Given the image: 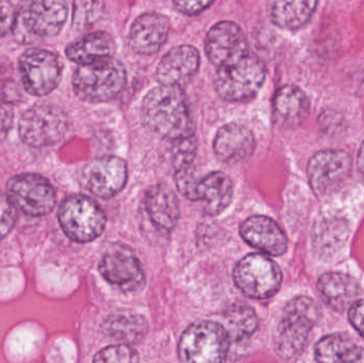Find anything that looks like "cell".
Masks as SVG:
<instances>
[{"mask_svg":"<svg viewBox=\"0 0 364 363\" xmlns=\"http://www.w3.org/2000/svg\"><path fill=\"white\" fill-rule=\"evenodd\" d=\"M252 132L240 124H228L218 130L214 139L216 157L226 163H237L252 156L255 149Z\"/></svg>","mask_w":364,"mask_h":363,"instance_id":"obj_20","label":"cell"},{"mask_svg":"<svg viewBox=\"0 0 364 363\" xmlns=\"http://www.w3.org/2000/svg\"><path fill=\"white\" fill-rule=\"evenodd\" d=\"M81 178L85 187L96 196L112 197L125 187L127 166L114 156L100 158L85 166Z\"/></svg>","mask_w":364,"mask_h":363,"instance_id":"obj_15","label":"cell"},{"mask_svg":"<svg viewBox=\"0 0 364 363\" xmlns=\"http://www.w3.org/2000/svg\"><path fill=\"white\" fill-rule=\"evenodd\" d=\"M198 66V51L194 47H175L162 58L157 70L158 81L160 85L183 87L195 76Z\"/></svg>","mask_w":364,"mask_h":363,"instance_id":"obj_18","label":"cell"},{"mask_svg":"<svg viewBox=\"0 0 364 363\" xmlns=\"http://www.w3.org/2000/svg\"><path fill=\"white\" fill-rule=\"evenodd\" d=\"M100 271L107 281L125 293L140 291L145 286L140 260L124 244L110 246L100 261Z\"/></svg>","mask_w":364,"mask_h":363,"instance_id":"obj_12","label":"cell"},{"mask_svg":"<svg viewBox=\"0 0 364 363\" xmlns=\"http://www.w3.org/2000/svg\"><path fill=\"white\" fill-rule=\"evenodd\" d=\"M114 53V40L106 32H94L73 43L66 49L68 59L76 62L79 65L110 59L113 58Z\"/></svg>","mask_w":364,"mask_h":363,"instance_id":"obj_26","label":"cell"},{"mask_svg":"<svg viewBox=\"0 0 364 363\" xmlns=\"http://www.w3.org/2000/svg\"><path fill=\"white\" fill-rule=\"evenodd\" d=\"M205 53L218 68L241 61L250 53L247 40L239 26L220 21L210 29L205 40Z\"/></svg>","mask_w":364,"mask_h":363,"instance_id":"obj_14","label":"cell"},{"mask_svg":"<svg viewBox=\"0 0 364 363\" xmlns=\"http://www.w3.org/2000/svg\"><path fill=\"white\" fill-rule=\"evenodd\" d=\"M139 356L132 347L126 345L106 347L96 354L94 362H136Z\"/></svg>","mask_w":364,"mask_h":363,"instance_id":"obj_33","label":"cell"},{"mask_svg":"<svg viewBox=\"0 0 364 363\" xmlns=\"http://www.w3.org/2000/svg\"><path fill=\"white\" fill-rule=\"evenodd\" d=\"M322 300L336 311H346L357 300L360 289L350 275L331 272L322 275L318 281Z\"/></svg>","mask_w":364,"mask_h":363,"instance_id":"obj_23","label":"cell"},{"mask_svg":"<svg viewBox=\"0 0 364 363\" xmlns=\"http://www.w3.org/2000/svg\"><path fill=\"white\" fill-rule=\"evenodd\" d=\"M9 197L30 217L48 215L55 205V192L45 177L36 174L13 176L6 185Z\"/></svg>","mask_w":364,"mask_h":363,"instance_id":"obj_11","label":"cell"},{"mask_svg":"<svg viewBox=\"0 0 364 363\" xmlns=\"http://www.w3.org/2000/svg\"><path fill=\"white\" fill-rule=\"evenodd\" d=\"M127 80L126 70L114 58L81 64L73 78L76 95L85 102H105L121 93Z\"/></svg>","mask_w":364,"mask_h":363,"instance_id":"obj_3","label":"cell"},{"mask_svg":"<svg viewBox=\"0 0 364 363\" xmlns=\"http://www.w3.org/2000/svg\"><path fill=\"white\" fill-rule=\"evenodd\" d=\"M240 234L250 246L267 255L282 256L288 249V240L282 228L264 215L248 217L242 223Z\"/></svg>","mask_w":364,"mask_h":363,"instance_id":"obj_17","label":"cell"},{"mask_svg":"<svg viewBox=\"0 0 364 363\" xmlns=\"http://www.w3.org/2000/svg\"><path fill=\"white\" fill-rule=\"evenodd\" d=\"M104 0H74L73 23L75 27L87 28L100 19L104 12Z\"/></svg>","mask_w":364,"mask_h":363,"instance_id":"obj_31","label":"cell"},{"mask_svg":"<svg viewBox=\"0 0 364 363\" xmlns=\"http://www.w3.org/2000/svg\"><path fill=\"white\" fill-rule=\"evenodd\" d=\"M357 168L364 178V141L359 149L358 157H357Z\"/></svg>","mask_w":364,"mask_h":363,"instance_id":"obj_39","label":"cell"},{"mask_svg":"<svg viewBox=\"0 0 364 363\" xmlns=\"http://www.w3.org/2000/svg\"><path fill=\"white\" fill-rule=\"evenodd\" d=\"M9 196L0 192V240L6 238L16 223V208Z\"/></svg>","mask_w":364,"mask_h":363,"instance_id":"obj_35","label":"cell"},{"mask_svg":"<svg viewBox=\"0 0 364 363\" xmlns=\"http://www.w3.org/2000/svg\"><path fill=\"white\" fill-rule=\"evenodd\" d=\"M143 117L151 131L166 140H177L194 134L186 95L181 87H155L143 100Z\"/></svg>","mask_w":364,"mask_h":363,"instance_id":"obj_1","label":"cell"},{"mask_svg":"<svg viewBox=\"0 0 364 363\" xmlns=\"http://www.w3.org/2000/svg\"><path fill=\"white\" fill-rule=\"evenodd\" d=\"M233 187L230 178L222 172H212L199 179L196 189V202L203 204L210 215L223 212L232 200Z\"/></svg>","mask_w":364,"mask_h":363,"instance_id":"obj_25","label":"cell"},{"mask_svg":"<svg viewBox=\"0 0 364 363\" xmlns=\"http://www.w3.org/2000/svg\"><path fill=\"white\" fill-rule=\"evenodd\" d=\"M21 74L10 60L0 57V100L6 104H19L23 102Z\"/></svg>","mask_w":364,"mask_h":363,"instance_id":"obj_30","label":"cell"},{"mask_svg":"<svg viewBox=\"0 0 364 363\" xmlns=\"http://www.w3.org/2000/svg\"><path fill=\"white\" fill-rule=\"evenodd\" d=\"M314 355L318 362L364 363V349L341 334L321 339L316 343Z\"/></svg>","mask_w":364,"mask_h":363,"instance_id":"obj_27","label":"cell"},{"mask_svg":"<svg viewBox=\"0 0 364 363\" xmlns=\"http://www.w3.org/2000/svg\"><path fill=\"white\" fill-rule=\"evenodd\" d=\"M321 318L312 298L299 296L288 303L275 332V349L284 359H292L305 350L310 335Z\"/></svg>","mask_w":364,"mask_h":363,"instance_id":"obj_2","label":"cell"},{"mask_svg":"<svg viewBox=\"0 0 364 363\" xmlns=\"http://www.w3.org/2000/svg\"><path fill=\"white\" fill-rule=\"evenodd\" d=\"M310 111V102L303 90L295 85H284L278 90L273 102L276 124L284 128L301 125Z\"/></svg>","mask_w":364,"mask_h":363,"instance_id":"obj_21","label":"cell"},{"mask_svg":"<svg viewBox=\"0 0 364 363\" xmlns=\"http://www.w3.org/2000/svg\"><path fill=\"white\" fill-rule=\"evenodd\" d=\"M225 330L230 341L250 338L258 328V317L252 307L246 304H233L224 313Z\"/></svg>","mask_w":364,"mask_h":363,"instance_id":"obj_29","label":"cell"},{"mask_svg":"<svg viewBox=\"0 0 364 363\" xmlns=\"http://www.w3.org/2000/svg\"><path fill=\"white\" fill-rule=\"evenodd\" d=\"M175 181H176L177 188L181 194H183L188 200L196 202V189L199 179H197L192 166L176 170Z\"/></svg>","mask_w":364,"mask_h":363,"instance_id":"obj_34","label":"cell"},{"mask_svg":"<svg viewBox=\"0 0 364 363\" xmlns=\"http://www.w3.org/2000/svg\"><path fill=\"white\" fill-rule=\"evenodd\" d=\"M233 281L248 298L265 300L277 293L282 275L273 260L261 254H250L237 262Z\"/></svg>","mask_w":364,"mask_h":363,"instance_id":"obj_9","label":"cell"},{"mask_svg":"<svg viewBox=\"0 0 364 363\" xmlns=\"http://www.w3.org/2000/svg\"><path fill=\"white\" fill-rule=\"evenodd\" d=\"M352 158L346 151L327 149L316 153L308 163L310 187L316 195L324 196L337 190L348 178Z\"/></svg>","mask_w":364,"mask_h":363,"instance_id":"obj_13","label":"cell"},{"mask_svg":"<svg viewBox=\"0 0 364 363\" xmlns=\"http://www.w3.org/2000/svg\"><path fill=\"white\" fill-rule=\"evenodd\" d=\"M348 238L350 224L346 217L338 213L322 215L312 228V247L321 259H331L339 255Z\"/></svg>","mask_w":364,"mask_h":363,"instance_id":"obj_16","label":"cell"},{"mask_svg":"<svg viewBox=\"0 0 364 363\" xmlns=\"http://www.w3.org/2000/svg\"><path fill=\"white\" fill-rule=\"evenodd\" d=\"M172 142L173 163L175 168L192 166L196 156L197 142L194 134L186 138L177 139Z\"/></svg>","mask_w":364,"mask_h":363,"instance_id":"obj_32","label":"cell"},{"mask_svg":"<svg viewBox=\"0 0 364 363\" xmlns=\"http://www.w3.org/2000/svg\"><path fill=\"white\" fill-rule=\"evenodd\" d=\"M348 310L350 323L364 338V298L356 300Z\"/></svg>","mask_w":364,"mask_h":363,"instance_id":"obj_38","label":"cell"},{"mask_svg":"<svg viewBox=\"0 0 364 363\" xmlns=\"http://www.w3.org/2000/svg\"><path fill=\"white\" fill-rule=\"evenodd\" d=\"M264 80V64L250 53L233 65L218 68L215 87L218 95L225 100L243 102L258 93Z\"/></svg>","mask_w":364,"mask_h":363,"instance_id":"obj_7","label":"cell"},{"mask_svg":"<svg viewBox=\"0 0 364 363\" xmlns=\"http://www.w3.org/2000/svg\"><path fill=\"white\" fill-rule=\"evenodd\" d=\"M16 9L10 1L0 0V36L12 31L16 21Z\"/></svg>","mask_w":364,"mask_h":363,"instance_id":"obj_36","label":"cell"},{"mask_svg":"<svg viewBox=\"0 0 364 363\" xmlns=\"http://www.w3.org/2000/svg\"><path fill=\"white\" fill-rule=\"evenodd\" d=\"M168 17L157 13H146L134 21L130 29V45L136 53L151 55L166 43L170 32Z\"/></svg>","mask_w":364,"mask_h":363,"instance_id":"obj_19","label":"cell"},{"mask_svg":"<svg viewBox=\"0 0 364 363\" xmlns=\"http://www.w3.org/2000/svg\"><path fill=\"white\" fill-rule=\"evenodd\" d=\"M230 339L222 324L196 322L181 335L179 358L183 362H222L228 355Z\"/></svg>","mask_w":364,"mask_h":363,"instance_id":"obj_5","label":"cell"},{"mask_svg":"<svg viewBox=\"0 0 364 363\" xmlns=\"http://www.w3.org/2000/svg\"><path fill=\"white\" fill-rule=\"evenodd\" d=\"M145 208L149 220L160 229L172 230L179 220V202L176 194L166 185L149 188L145 195Z\"/></svg>","mask_w":364,"mask_h":363,"instance_id":"obj_22","label":"cell"},{"mask_svg":"<svg viewBox=\"0 0 364 363\" xmlns=\"http://www.w3.org/2000/svg\"><path fill=\"white\" fill-rule=\"evenodd\" d=\"M21 82L28 93L45 96L59 85L62 64L57 55L45 49H29L19 59Z\"/></svg>","mask_w":364,"mask_h":363,"instance_id":"obj_10","label":"cell"},{"mask_svg":"<svg viewBox=\"0 0 364 363\" xmlns=\"http://www.w3.org/2000/svg\"><path fill=\"white\" fill-rule=\"evenodd\" d=\"M66 17L65 0H23L17 10L13 31L19 42L29 44L59 33Z\"/></svg>","mask_w":364,"mask_h":363,"instance_id":"obj_4","label":"cell"},{"mask_svg":"<svg viewBox=\"0 0 364 363\" xmlns=\"http://www.w3.org/2000/svg\"><path fill=\"white\" fill-rule=\"evenodd\" d=\"M318 0H267L269 18L277 27L297 30L309 23Z\"/></svg>","mask_w":364,"mask_h":363,"instance_id":"obj_24","label":"cell"},{"mask_svg":"<svg viewBox=\"0 0 364 363\" xmlns=\"http://www.w3.org/2000/svg\"><path fill=\"white\" fill-rule=\"evenodd\" d=\"M147 330L149 326L144 318L130 313L110 315L102 325L105 335L124 343L139 342Z\"/></svg>","mask_w":364,"mask_h":363,"instance_id":"obj_28","label":"cell"},{"mask_svg":"<svg viewBox=\"0 0 364 363\" xmlns=\"http://www.w3.org/2000/svg\"><path fill=\"white\" fill-rule=\"evenodd\" d=\"M214 0H173L179 12L186 15H196L209 8Z\"/></svg>","mask_w":364,"mask_h":363,"instance_id":"obj_37","label":"cell"},{"mask_svg":"<svg viewBox=\"0 0 364 363\" xmlns=\"http://www.w3.org/2000/svg\"><path fill=\"white\" fill-rule=\"evenodd\" d=\"M65 112L53 104H38L28 109L19 121V136L32 147L57 144L68 131Z\"/></svg>","mask_w":364,"mask_h":363,"instance_id":"obj_8","label":"cell"},{"mask_svg":"<svg viewBox=\"0 0 364 363\" xmlns=\"http://www.w3.org/2000/svg\"><path fill=\"white\" fill-rule=\"evenodd\" d=\"M60 225L75 242L95 240L104 232L107 219L100 205L89 196L72 195L60 205Z\"/></svg>","mask_w":364,"mask_h":363,"instance_id":"obj_6","label":"cell"}]
</instances>
